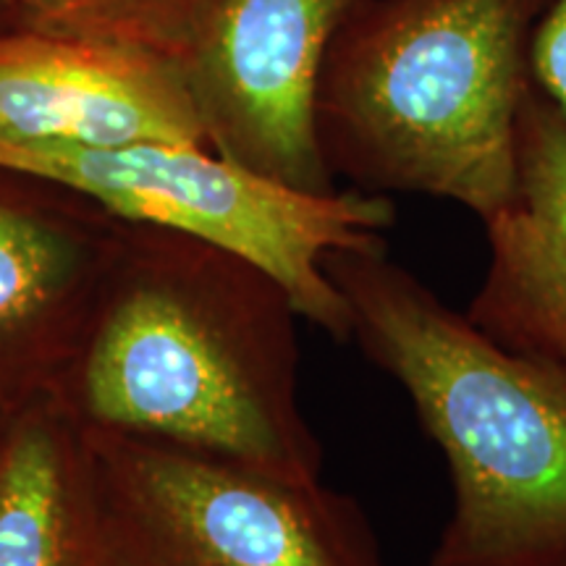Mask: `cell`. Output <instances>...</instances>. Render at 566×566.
I'll use <instances>...</instances> for the list:
<instances>
[{
	"label": "cell",
	"mask_w": 566,
	"mask_h": 566,
	"mask_svg": "<svg viewBox=\"0 0 566 566\" xmlns=\"http://www.w3.org/2000/svg\"><path fill=\"white\" fill-rule=\"evenodd\" d=\"M323 268L349 342L405 388L449 467L430 566H566V370L495 344L386 244L331 252Z\"/></svg>",
	"instance_id": "7a4b0ae2"
},
{
	"label": "cell",
	"mask_w": 566,
	"mask_h": 566,
	"mask_svg": "<svg viewBox=\"0 0 566 566\" xmlns=\"http://www.w3.org/2000/svg\"><path fill=\"white\" fill-rule=\"evenodd\" d=\"M0 9H3V6H0Z\"/></svg>",
	"instance_id": "9a60e30c"
},
{
	"label": "cell",
	"mask_w": 566,
	"mask_h": 566,
	"mask_svg": "<svg viewBox=\"0 0 566 566\" xmlns=\"http://www.w3.org/2000/svg\"><path fill=\"white\" fill-rule=\"evenodd\" d=\"M84 436L103 566H388L363 504L323 480L92 424Z\"/></svg>",
	"instance_id": "5b68a950"
},
{
	"label": "cell",
	"mask_w": 566,
	"mask_h": 566,
	"mask_svg": "<svg viewBox=\"0 0 566 566\" xmlns=\"http://www.w3.org/2000/svg\"><path fill=\"white\" fill-rule=\"evenodd\" d=\"M9 3L11 0H0V6H3V9H9Z\"/></svg>",
	"instance_id": "5bb4252c"
},
{
	"label": "cell",
	"mask_w": 566,
	"mask_h": 566,
	"mask_svg": "<svg viewBox=\"0 0 566 566\" xmlns=\"http://www.w3.org/2000/svg\"><path fill=\"white\" fill-rule=\"evenodd\" d=\"M221 0H11V24L163 61L187 74Z\"/></svg>",
	"instance_id": "8fae6325"
},
{
	"label": "cell",
	"mask_w": 566,
	"mask_h": 566,
	"mask_svg": "<svg viewBox=\"0 0 566 566\" xmlns=\"http://www.w3.org/2000/svg\"><path fill=\"white\" fill-rule=\"evenodd\" d=\"M551 0H357L325 51L315 134L325 168L367 195L475 212L512 202L530 48Z\"/></svg>",
	"instance_id": "3957f363"
},
{
	"label": "cell",
	"mask_w": 566,
	"mask_h": 566,
	"mask_svg": "<svg viewBox=\"0 0 566 566\" xmlns=\"http://www.w3.org/2000/svg\"><path fill=\"white\" fill-rule=\"evenodd\" d=\"M6 417H9V415H3V412H0V433H3V424H6Z\"/></svg>",
	"instance_id": "4fadbf2b"
},
{
	"label": "cell",
	"mask_w": 566,
	"mask_h": 566,
	"mask_svg": "<svg viewBox=\"0 0 566 566\" xmlns=\"http://www.w3.org/2000/svg\"><path fill=\"white\" fill-rule=\"evenodd\" d=\"M357 0H221L187 84L205 139L247 171L336 192L315 134V87Z\"/></svg>",
	"instance_id": "8992f818"
},
{
	"label": "cell",
	"mask_w": 566,
	"mask_h": 566,
	"mask_svg": "<svg viewBox=\"0 0 566 566\" xmlns=\"http://www.w3.org/2000/svg\"><path fill=\"white\" fill-rule=\"evenodd\" d=\"M0 566H103L87 436L61 399L6 417Z\"/></svg>",
	"instance_id": "30bf717a"
},
{
	"label": "cell",
	"mask_w": 566,
	"mask_h": 566,
	"mask_svg": "<svg viewBox=\"0 0 566 566\" xmlns=\"http://www.w3.org/2000/svg\"><path fill=\"white\" fill-rule=\"evenodd\" d=\"M0 134L87 147L208 145L184 71L17 24L0 30Z\"/></svg>",
	"instance_id": "ba28073f"
},
{
	"label": "cell",
	"mask_w": 566,
	"mask_h": 566,
	"mask_svg": "<svg viewBox=\"0 0 566 566\" xmlns=\"http://www.w3.org/2000/svg\"><path fill=\"white\" fill-rule=\"evenodd\" d=\"M483 226L488 268L464 315L566 370V116L537 87L520 116L514 197Z\"/></svg>",
	"instance_id": "9c48e42d"
},
{
	"label": "cell",
	"mask_w": 566,
	"mask_h": 566,
	"mask_svg": "<svg viewBox=\"0 0 566 566\" xmlns=\"http://www.w3.org/2000/svg\"><path fill=\"white\" fill-rule=\"evenodd\" d=\"M0 168L51 181L126 223L155 226L252 260L292 296L302 321L349 342V310L323 260L386 244L394 202L359 189L300 192L212 153L208 145L118 147L32 142L0 134Z\"/></svg>",
	"instance_id": "277c9868"
},
{
	"label": "cell",
	"mask_w": 566,
	"mask_h": 566,
	"mask_svg": "<svg viewBox=\"0 0 566 566\" xmlns=\"http://www.w3.org/2000/svg\"><path fill=\"white\" fill-rule=\"evenodd\" d=\"M118 218L0 168V412L61 399L87 344Z\"/></svg>",
	"instance_id": "52a82bcc"
},
{
	"label": "cell",
	"mask_w": 566,
	"mask_h": 566,
	"mask_svg": "<svg viewBox=\"0 0 566 566\" xmlns=\"http://www.w3.org/2000/svg\"><path fill=\"white\" fill-rule=\"evenodd\" d=\"M535 87L566 116V0H551L530 48Z\"/></svg>",
	"instance_id": "7c38bea8"
},
{
	"label": "cell",
	"mask_w": 566,
	"mask_h": 566,
	"mask_svg": "<svg viewBox=\"0 0 566 566\" xmlns=\"http://www.w3.org/2000/svg\"><path fill=\"white\" fill-rule=\"evenodd\" d=\"M300 317L242 254L122 221L61 401L92 428L315 483L323 446L302 409Z\"/></svg>",
	"instance_id": "6da1fadb"
}]
</instances>
